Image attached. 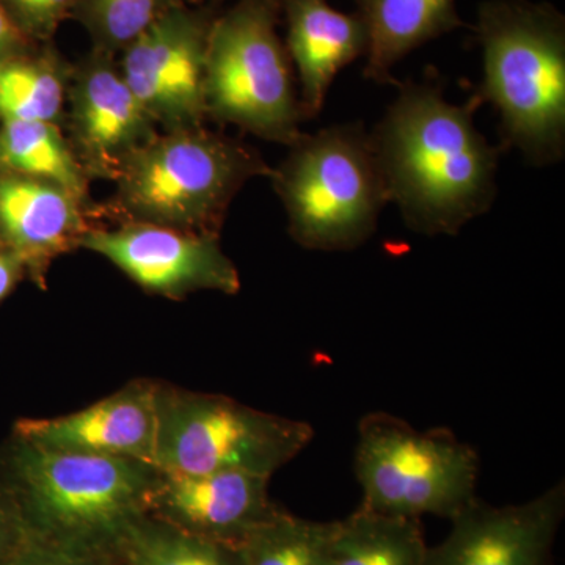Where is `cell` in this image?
I'll list each match as a JSON object with an SVG mask.
<instances>
[{
    "mask_svg": "<svg viewBox=\"0 0 565 565\" xmlns=\"http://www.w3.org/2000/svg\"><path fill=\"white\" fill-rule=\"evenodd\" d=\"M370 131L390 203L424 236H457L498 195L500 148L476 128L481 104L445 98L435 81L399 82Z\"/></svg>",
    "mask_w": 565,
    "mask_h": 565,
    "instance_id": "cell-1",
    "label": "cell"
},
{
    "mask_svg": "<svg viewBox=\"0 0 565 565\" xmlns=\"http://www.w3.org/2000/svg\"><path fill=\"white\" fill-rule=\"evenodd\" d=\"M159 476L152 463L51 449L14 430L0 445V497L22 535L77 552L111 555Z\"/></svg>",
    "mask_w": 565,
    "mask_h": 565,
    "instance_id": "cell-2",
    "label": "cell"
},
{
    "mask_svg": "<svg viewBox=\"0 0 565 565\" xmlns=\"http://www.w3.org/2000/svg\"><path fill=\"white\" fill-rule=\"evenodd\" d=\"M476 35L482 81L473 98L500 114L501 147L534 167L565 156V21L550 3L489 0Z\"/></svg>",
    "mask_w": 565,
    "mask_h": 565,
    "instance_id": "cell-3",
    "label": "cell"
},
{
    "mask_svg": "<svg viewBox=\"0 0 565 565\" xmlns=\"http://www.w3.org/2000/svg\"><path fill=\"white\" fill-rule=\"evenodd\" d=\"M273 167L244 141L210 129L159 132L134 151L99 215L181 232L218 234L233 200Z\"/></svg>",
    "mask_w": 565,
    "mask_h": 565,
    "instance_id": "cell-4",
    "label": "cell"
},
{
    "mask_svg": "<svg viewBox=\"0 0 565 565\" xmlns=\"http://www.w3.org/2000/svg\"><path fill=\"white\" fill-rule=\"evenodd\" d=\"M288 148L269 178L294 243L316 252L362 247L390 203L370 131L362 122L327 126Z\"/></svg>",
    "mask_w": 565,
    "mask_h": 565,
    "instance_id": "cell-5",
    "label": "cell"
},
{
    "mask_svg": "<svg viewBox=\"0 0 565 565\" xmlns=\"http://www.w3.org/2000/svg\"><path fill=\"white\" fill-rule=\"evenodd\" d=\"M280 0H236L212 24L204 66L206 118L289 147L305 120L278 35Z\"/></svg>",
    "mask_w": 565,
    "mask_h": 565,
    "instance_id": "cell-6",
    "label": "cell"
},
{
    "mask_svg": "<svg viewBox=\"0 0 565 565\" xmlns=\"http://www.w3.org/2000/svg\"><path fill=\"white\" fill-rule=\"evenodd\" d=\"M313 435L308 423L162 382L154 465L167 475L233 471L273 478Z\"/></svg>",
    "mask_w": 565,
    "mask_h": 565,
    "instance_id": "cell-7",
    "label": "cell"
},
{
    "mask_svg": "<svg viewBox=\"0 0 565 565\" xmlns=\"http://www.w3.org/2000/svg\"><path fill=\"white\" fill-rule=\"evenodd\" d=\"M355 475L363 508L451 520L476 498L479 457L451 430L419 433L396 416L370 414L359 426Z\"/></svg>",
    "mask_w": 565,
    "mask_h": 565,
    "instance_id": "cell-8",
    "label": "cell"
},
{
    "mask_svg": "<svg viewBox=\"0 0 565 565\" xmlns=\"http://www.w3.org/2000/svg\"><path fill=\"white\" fill-rule=\"evenodd\" d=\"M217 14L210 3H184L121 52L122 77L159 131L202 128L207 120L204 66Z\"/></svg>",
    "mask_w": 565,
    "mask_h": 565,
    "instance_id": "cell-9",
    "label": "cell"
},
{
    "mask_svg": "<svg viewBox=\"0 0 565 565\" xmlns=\"http://www.w3.org/2000/svg\"><path fill=\"white\" fill-rule=\"evenodd\" d=\"M82 250L103 256L151 296L184 300L191 294L241 291L237 267L218 234L181 232L151 223L95 225Z\"/></svg>",
    "mask_w": 565,
    "mask_h": 565,
    "instance_id": "cell-10",
    "label": "cell"
},
{
    "mask_svg": "<svg viewBox=\"0 0 565 565\" xmlns=\"http://www.w3.org/2000/svg\"><path fill=\"white\" fill-rule=\"evenodd\" d=\"M63 132L93 180L114 182L159 128L126 84L115 55L92 50L71 68Z\"/></svg>",
    "mask_w": 565,
    "mask_h": 565,
    "instance_id": "cell-11",
    "label": "cell"
},
{
    "mask_svg": "<svg viewBox=\"0 0 565 565\" xmlns=\"http://www.w3.org/2000/svg\"><path fill=\"white\" fill-rule=\"evenodd\" d=\"M564 515V481L522 504L497 508L475 498L452 516L445 541L427 548L424 565H555Z\"/></svg>",
    "mask_w": 565,
    "mask_h": 565,
    "instance_id": "cell-12",
    "label": "cell"
},
{
    "mask_svg": "<svg viewBox=\"0 0 565 565\" xmlns=\"http://www.w3.org/2000/svg\"><path fill=\"white\" fill-rule=\"evenodd\" d=\"M95 215L92 200L57 182L0 172V250L20 259L41 289L52 263L79 250Z\"/></svg>",
    "mask_w": 565,
    "mask_h": 565,
    "instance_id": "cell-13",
    "label": "cell"
},
{
    "mask_svg": "<svg viewBox=\"0 0 565 565\" xmlns=\"http://www.w3.org/2000/svg\"><path fill=\"white\" fill-rule=\"evenodd\" d=\"M161 384L136 379L82 411L55 418L18 419L11 430L51 449L154 465Z\"/></svg>",
    "mask_w": 565,
    "mask_h": 565,
    "instance_id": "cell-14",
    "label": "cell"
},
{
    "mask_svg": "<svg viewBox=\"0 0 565 565\" xmlns=\"http://www.w3.org/2000/svg\"><path fill=\"white\" fill-rule=\"evenodd\" d=\"M270 478L247 473L167 475L148 497L147 514L174 527L239 546L245 535L280 509Z\"/></svg>",
    "mask_w": 565,
    "mask_h": 565,
    "instance_id": "cell-15",
    "label": "cell"
},
{
    "mask_svg": "<svg viewBox=\"0 0 565 565\" xmlns=\"http://www.w3.org/2000/svg\"><path fill=\"white\" fill-rule=\"evenodd\" d=\"M305 120L318 117L338 74L366 57L370 35L359 13H343L327 0H280Z\"/></svg>",
    "mask_w": 565,
    "mask_h": 565,
    "instance_id": "cell-16",
    "label": "cell"
},
{
    "mask_svg": "<svg viewBox=\"0 0 565 565\" xmlns=\"http://www.w3.org/2000/svg\"><path fill=\"white\" fill-rule=\"evenodd\" d=\"M370 35L363 76L397 85L393 70L411 52L463 28L456 0H355Z\"/></svg>",
    "mask_w": 565,
    "mask_h": 565,
    "instance_id": "cell-17",
    "label": "cell"
},
{
    "mask_svg": "<svg viewBox=\"0 0 565 565\" xmlns=\"http://www.w3.org/2000/svg\"><path fill=\"white\" fill-rule=\"evenodd\" d=\"M429 546L418 519L360 508L327 523L321 565H424Z\"/></svg>",
    "mask_w": 565,
    "mask_h": 565,
    "instance_id": "cell-18",
    "label": "cell"
},
{
    "mask_svg": "<svg viewBox=\"0 0 565 565\" xmlns=\"http://www.w3.org/2000/svg\"><path fill=\"white\" fill-rule=\"evenodd\" d=\"M73 63L54 44L0 61V122L44 121L63 125Z\"/></svg>",
    "mask_w": 565,
    "mask_h": 565,
    "instance_id": "cell-19",
    "label": "cell"
},
{
    "mask_svg": "<svg viewBox=\"0 0 565 565\" xmlns=\"http://www.w3.org/2000/svg\"><path fill=\"white\" fill-rule=\"evenodd\" d=\"M0 172L57 182L90 200V178L77 161L62 126L54 122H0Z\"/></svg>",
    "mask_w": 565,
    "mask_h": 565,
    "instance_id": "cell-20",
    "label": "cell"
},
{
    "mask_svg": "<svg viewBox=\"0 0 565 565\" xmlns=\"http://www.w3.org/2000/svg\"><path fill=\"white\" fill-rule=\"evenodd\" d=\"M111 556L117 565H244L239 546L185 533L148 514L126 527Z\"/></svg>",
    "mask_w": 565,
    "mask_h": 565,
    "instance_id": "cell-21",
    "label": "cell"
},
{
    "mask_svg": "<svg viewBox=\"0 0 565 565\" xmlns=\"http://www.w3.org/2000/svg\"><path fill=\"white\" fill-rule=\"evenodd\" d=\"M193 0H81L70 18L90 35L92 50L117 55L169 11Z\"/></svg>",
    "mask_w": 565,
    "mask_h": 565,
    "instance_id": "cell-22",
    "label": "cell"
},
{
    "mask_svg": "<svg viewBox=\"0 0 565 565\" xmlns=\"http://www.w3.org/2000/svg\"><path fill=\"white\" fill-rule=\"evenodd\" d=\"M327 523L311 522L280 508L245 535L244 565H321Z\"/></svg>",
    "mask_w": 565,
    "mask_h": 565,
    "instance_id": "cell-23",
    "label": "cell"
},
{
    "mask_svg": "<svg viewBox=\"0 0 565 565\" xmlns=\"http://www.w3.org/2000/svg\"><path fill=\"white\" fill-rule=\"evenodd\" d=\"M81 0H0L14 28L31 43H51Z\"/></svg>",
    "mask_w": 565,
    "mask_h": 565,
    "instance_id": "cell-24",
    "label": "cell"
},
{
    "mask_svg": "<svg viewBox=\"0 0 565 565\" xmlns=\"http://www.w3.org/2000/svg\"><path fill=\"white\" fill-rule=\"evenodd\" d=\"M0 565H117L114 556L77 552L22 537L0 559Z\"/></svg>",
    "mask_w": 565,
    "mask_h": 565,
    "instance_id": "cell-25",
    "label": "cell"
},
{
    "mask_svg": "<svg viewBox=\"0 0 565 565\" xmlns=\"http://www.w3.org/2000/svg\"><path fill=\"white\" fill-rule=\"evenodd\" d=\"M35 43H31L21 35V32L14 28L9 14L0 3V61L9 58L11 55L21 54V52L31 50Z\"/></svg>",
    "mask_w": 565,
    "mask_h": 565,
    "instance_id": "cell-26",
    "label": "cell"
},
{
    "mask_svg": "<svg viewBox=\"0 0 565 565\" xmlns=\"http://www.w3.org/2000/svg\"><path fill=\"white\" fill-rule=\"evenodd\" d=\"M25 275L24 266L20 259L14 258L10 253L0 250V303L17 289Z\"/></svg>",
    "mask_w": 565,
    "mask_h": 565,
    "instance_id": "cell-27",
    "label": "cell"
},
{
    "mask_svg": "<svg viewBox=\"0 0 565 565\" xmlns=\"http://www.w3.org/2000/svg\"><path fill=\"white\" fill-rule=\"evenodd\" d=\"M22 537L20 523L11 511L10 504L0 497V559L17 545Z\"/></svg>",
    "mask_w": 565,
    "mask_h": 565,
    "instance_id": "cell-28",
    "label": "cell"
},
{
    "mask_svg": "<svg viewBox=\"0 0 565 565\" xmlns=\"http://www.w3.org/2000/svg\"><path fill=\"white\" fill-rule=\"evenodd\" d=\"M195 3H210V6H215V3H221L223 0H193Z\"/></svg>",
    "mask_w": 565,
    "mask_h": 565,
    "instance_id": "cell-29",
    "label": "cell"
}]
</instances>
